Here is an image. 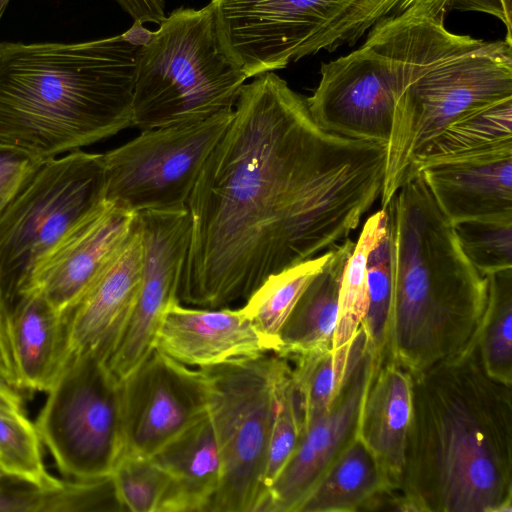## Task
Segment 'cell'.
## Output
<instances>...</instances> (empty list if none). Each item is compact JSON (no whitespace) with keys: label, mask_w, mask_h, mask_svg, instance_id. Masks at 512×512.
Segmentation results:
<instances>
[{"label":"cell","mask_w":512,"mask_h":512,"mask_svg":"<svg viewBox=\"0 0 512 512\" xmlns=\"http://www.w3.org/2000/svg\"><path fill=\"white\" fill-rule=\"evenodd\" d=\"M386 144L331 133L273 71L244 84L186 208L178 297L246 301L272 274L342 242L381 197Z\"/></svg>","instance_id":"cell-1"},{"label":"cell","mask_w":512,"mask_h":512,"mask_svg":"<svg viewBox=\"0 0 512 512\" xmlns=\"http://www.w3.org/2000/svg\"><path fill=\"white\" fill-rule=\"evenodd\" d=\"M412 377L398 511L512 512V386L488 375L476 340Z\"/></svg>","instance_id":"cell-2"},{"label":"cell","mask_w":512,"mask_h":512,"mask_svg":"<svg viewBox=\"0 0 512 512\" xmlns=\"http://www.w3.org/2000/svg\"><path fill=\"white\" fill-rule=\"evenodd\" d=\"M139 48L0 42V142L45 161L132 127Z\"/></svg>","instance_id":"cell-3"},{"label":"cell","mask_w":512,"mask_h":512,"mask_svg":"<svg viewBox=\"0 0 512 512\" xmlns=\"http://www.w3.org/2000/svg\"><path fill=\"white\" fill-rule=\"evenodd\" d=\"M391 294L385 355L416 373L465 351L487 303L486 277L416 174L384 207Z\"/></svg>","instance_id":"cell-4"},{"label":"cell","mask_w":512,"mask_h":512,"mask_svg":"<svg viewBox=\"0 0 512 512\" xmlns=\"http://www.w3.org/2000/svg\"><path fill=\"white\" fill-rule=\"evenodd\" d=\"M372 28L388 56L394 95L380 197L384 208L451 122L512 98V44L454 34L443 17L398 15Z\"/></svg>","instance_id":"cell-5"},{"label":"cell","mask_w":512,"mask_h":512,"mask_svg":"<svg viewBox=\"0 0 512 512\" xmlns=\"http://www.w3.org/2000/svg\"><path fill=\"white\" fill-rule=\"evenodd\" d=\"M247 79L220 42L212 4L178 8L139 48L132 127L192 123L232 110Z\"/></svg>","instance_id":"cell-6"},{"label":"cell","mask_w":512,"mask_h":512,"mask_svg":"<svg viewBox=\"0 0 512 512\" xmlns=\"http://www.w3.org/2000/svg\"><path fill=\"white\" fill-rule=\"evenodd\" d=\"M103 154L82 150L43 161L0 212V300L28 292L56 246L105 199Z\"/></svg>","instance_id":"cell-7"},{"label":"cell","mask_w":512,"mask_h":512,"mask_svg":"<svg viewBox=\"0 0 512 512\" xmlns=\"http://www.w3.org/2000/svg\"><path fill=\"white\" fill-rule=\"evenodd\" d=\"M286 360L270 352L199 368L207 380V411L223 464L221 485L208 512H261L275 382Z\"/></svg>","instance_id":"cell-8"},{"label":"cell","mask_w":512,"mask_h":512,"mask_svg":"<svg viewBox=\"0 0 512 512\" xmlns=\"http://www.w3.org/2000/svg\"><path fill=\"white\" fill-rule=\"evenodd\" d=\"M220 42L247 78L353 44L369 0H211Z\"/></svg>","instance_id":"cell-9"},{"label":"cell","mask_w":512,"mask_h":512,"mask_svg":"<svg viewBox=\"0 0 512 512\" xmlns=\"http://www.w3.org/2000/svg\"><path fill=\"white\" fill-rule=\"evenodd\" d=\"M108 354L89 350L70 356L46 391L35 426L68 479L112 474L124 453L120 381Z\"/></svg>","instance_id":"cell-10"},{"label":"cell","mask_w":512,"mask_h":512,"mask_svg":"<svg viewBox=\"0 0 512 512\" xmlns=\"http://www.w3.org/2000/svg\"><path fill=\"white\" fill-rule=\"evenodd\" d=\"M232 116L233 109L192 123L142 130L104 153L106 201L135 214L186 208Z\"/></svg>","instance_id":"cell-11"},{"label":"cell","mask_w":512,"mask_h":512,"mask_svg":"<svg viewBox=\"0 0 512 512\" xmlns=\"http://www.w3.org/2000/svg\"><path fill=\"white\" fill-rule=\"evenodd\" d=\"M368 32L360 48L321 66L320 81L306 102L323 129L387 144L394 111L390 65L380 35Z\"/></svg>","instance_id":"cell-12"},{"label":"cell","mask_w":512,"mask_h":512,"mask_svg":"<svg viewBox=\"0 0 512 512\" xmlns=\"http://www.w3.org/2000/svg\"><path fill=\"white\" fill-rule=\"evenodd\" d=\"M143 241V271L138 296L107 365L123 380L152 352L156 334L178 292L185 265L190 216L187 208L137 213ZM180 301V300H179Z\"/></svg>","instance_id":"cell-13"},{"label":"cell","mask_w":512,"mask_h":512,"mask_svg":"<svg viewBox=\"0 0 512 512\" xmlns=\"http://www.w3.org/2000/svg\"><path fill=\"white\" fill-rule=\"evenodd\" d=\"M124 453L152 456L207 412L202 370L154 348L120 381Z\"/></svg>","instance_id":"cell-14"},{"label":"cell","mask_w":512,"mask_h":512,"mask_svg":"<svg viewBox=\"0 0 512 512\" xmlns=\"http://www.w3.org/2000/svg\"><path fill=\"white\" fill-rule=\"evenodd\" d=\"M377 363L369 345L331 407L303 428L296 448L268 487L261 512H297L324 472L356 437Z\"/></svg>","instance_id":"cell-15"},{"label":"cell","mask_w":512,"mask_h":512,"mask_svg":"<svg viewBox=\"0 0 512 512\" xmlns=\"http://www.w3.org/2000/svg\"><path fill=\"white\" fill-rule=\"evenodd\" d=\"M135 221V213L106 202L45 258L28 292L38 291L60 313H66L120 249Z\"/></svg>","instance_id":"cell-16"},{"label":"cell","mask_w":512,"mask_h":512,"mask_svg":"<svg viewBox=\"0 0 512 512\" xmlns=\"http://www.w3.org/2000/svg\"><path fill=\"white\" fill-rule=\"evenodd\" d=\"M143 256V241L136 214L134 227L126 241L76 304L64 313L68 358L89 350H102L110 356L138 296Z\"/></svg>","instance_id":"cell-17"},{"label":"cell","mask_w":512,"mask_h":512,"mask_svg":"<svg viewBox=\"0 0 512 512\" xmlns=\"http://www.w3.org/2000/svg\"><path fill=\"white\" fill-rule=\"evenodd\" d=\"M154 348L194 367L246 361L276 352L241 308H190L178 300L167 309Z\"/></svg>","instance_id":"cell-18"},{"label":"cell","mask_w":512,"mask_h":512,"mask_svg":"<svg viewBox=\"0 0 512 512\" xmlns=\"http://www.w3.org/2000/svg\"><path fill=\"white\" fill-rule=\"evenodd\" d=\"M416 174L452 224L512 220V153L428 164Z\"/></svg>","instance_id":"cell-19"},{"label":"cell","mask_w":512,"mask_h":512,"mask_svg":"<svg viewBox=\"0 0 512 512\" xmlns=\"http://www.w3.org/2000/svg\"><path fill=\"white\" fill-rule=\"evenodd\" d=\"M412 408V373L384 356L367 388L357 436L376 457L394 493L403 477Z\"/></svg>","instance_id":"cell-20"},{"label":"cell","mask_w":512,"mask_h":512,"mask_svg":"<svg viewBox=\"0 0 512 512\" xmlns=\"http://www.w3.org/2000/svg\"><path fill=\"white\" fill-rule=\"evenodd\" d=\"M8 324L20 389L46 392L68 360L65 315L30 291L10 308Z\"/></svg>","instance_id":"cell-21"},{"label":"cell","mask_w":512,"mask_h":512,"mask_svg":"<svg viewBox=\"0 0 512 512\" xmlns=\"http://www.w3.org/2000/svg\"><path fill=\"white\" fill-rule=\"evenodd\" d=\"M354 244L348 237L330 249L327 262L307 285L282 327L276 354L292 359L334 347L339 290Z\"/></svg>","instance_id":"cell-22"},{"label":"cell","mask_w":512,"mask_h":512,"mask_svg":"<svg viewBox=\"0 0 512 512\" xmlns=\"http://www.w3.org/2000/svg\"><path fill=\"white\" fill-rule=\"evenodd\" d=\"M150 457L175 480L181 512H208L223 476L208 411Z\"/></svg>","instance_id":"cell-23"},{"label":"cell","mask_w":512,"mask_h":512,"mask_svg":"<svg viewBox=\"0 0 512 512\" xmlns=\"http://www.w3.org/2000/svg\"><path fill=\"white\" fill-rule=\"evenodd\" d=\"M392 493L379 462L356 437L324 472L297 512H355L375 510Z\"/></svg>","instance_id":"cell-24"},{"label":"cell","mask_w":512,"mask_h":512,"mask_svg":"<svg viewBox=\"0 0 512 512\" xmlns=\"http://www.w3.org/2000/svg\"><path fill=\"white\" fill-rule=\"evenodd\" d=\"M512 153V98L472 110L451 122L413 166L489 154Z\"/></svg>","instance_id":"cell-25"},{"label":"cell","mask_w":512,"mask_h":512,"mask_svg":"<svg viewBox=\"0 0 512 512\" xmlns=\"http://www.w3.org/2000/svg\"><path fill=\"white\" fill-rule=\"evenodd\" d=\"M369 347L360 325L346 343L296 356L292 379L303 415V428L333 404L355 365Z\"/></svg>","instance_id":"cell-26"},{"label":"cell","mask_w":512,"mask_h":512,"mask_svg":"<svg viewBox=\"0 0 512 512\" xmlns=\"http://www.w3.org/2000/svg\"><path fill=\"white\" fill-rule=\"evenodd\" d=\"M330 256L326 252L270 275L245 301L242 312L255 328L272 341L278 336L299 297ZM275 352V353H276Z\"/></svg>","instance_id":"cell-27"},{"label":"cell","mask_w":512,"mask_h":512,"mask_svg":"<svg viewBox=\"0 0 512 512\" xmlns=\"http://www.w3.org/2000/svg\"><path fill=\"white\" fill-rule=\"evenodd\" d=\"M485 277L487 303L477 347L488 375L512 386V268Z\"/></svg>","instance_id":"cell-28"},{"label":"cell","mask_w":512,"mask_h":512,"mask_svg":"<svg viewBox=\"0 0 512 512\" xmlns=\"http://www.w3.org/2000/svg\"><path fill=\"white\" fill-rule=\"evenodd\" d=\"M111 475L124 511L181 512L175 480L151 457L125 453Z\"/></svg>","instance_id":"cell-29"},{"label":"cell","mask_w":512,"mask_h":512,"mask_svg":"<svg viewBox=\"0 0 512 512\" xmlns=\"http://www.w3.org/2000/svg\"><path fill=\"white\" fill-rule=\"evenodd\" d=\"M387 234V213L381 208L365 221L346 263L340 290L334 346L349 341L359 329L367 308L366 263L370 252Z\"/></svg>","instance_id":"cell-30"},{"label":"cell","mask_w":512,"mask_h":512,"mask_svg":"<svg viewBox=\"0 0 512 512\" xmlns=\"http://www.w3.org/2000/svg\"><path fill=\"white\" fill-rule=\"evenodd\" d=\"M39 433L24 411L0 413V465L6 476L41 488L58 485L47 472Z\"/></svg>","instance_id":"cell-31"},{"label":"cell","mask_w":512,"mask_h":512,"mask_svg":"<svg viewBox=\"0 0 512 512\" xmlns=\"http://www.w3.org/2000/svg\"><path fill=\"white\" fill-rule=\"evenodd\" d=\"M302 431V410L287 359L275 382L274 414L264 476L266 492L296 448Z\"/></svg>","instance_id":"cell-32"},{"label":"cell","mask_w":512,"mask_h":512,"mask_svg":"<svg viewBox=\"0 0 512 512\" xmlns=\"http://www.w3.org/2000/svg\"><path fill=\"white\" fill-rule=\"evenodd\" d=\"M450 10L478 11L498 18L506 27L505 40L512 44V0H369L362 31L398 15L443 17Z\"/></svg>","instance_id":"cell-33"},{"label":"cell","mask_w":512,"mask_h":512,"mask_svg":"<svg viewBox=\"0 0 512 512\" xmlns=\"http://www.w3.org/2000/svg\"><path fill=\"white\" fill-rule=\"evenodd\" d=\"M453 227L463 252L480 274L512 268V220H468Z\"/></svg>","instance_id":"cell-34"},{"label":"cell","mask_w":512,"mask_h":512,"mask_svg":"<svg viewBox=\"0 0 512 512\" xmlns=\"http://www.w3.org/2000/svg\"><path fill=\"white\" fill-rule=\"evenodd\" d=\"M367 308L361 326L378 362L387 344L391 294V270L388 237L370 252L366 263Z\"/></svg>","instance_id":"cell-35"},{"label":"cell","mask_w":512,"mask_h":512,"mask_svg":"<svg viewBox=\"0 0 512 512\" xmlns=\"http://www.w3.org/2000/svg\"><path fill=\"white\" fill-rule=\"evenodd\" d=\"M83 501V490L76 480L41 488L8 476L0 478V512H79Z\"/></svg>","instance_id":"cell-36"},{"label":"cell","mask_w":512,"mask_h":512,"mask_svg":"<svg viewBox=\"0 0 512 512\" xmlns=\"http://www.w3.org/2000/svg\"><path fill=\"white\" fill-rule=\"evenodd\" d=\"M42 162L18 147L0 142V212Z\"/></svg>","instance_id":"cell-37"},{"label":"cell","mask_w":512,"mask_h":512,"mask_svg":"<svg viewBox=\"0 0 512 512\" xmlns=\"http://www.w3.org/2000/svg\"><path fill=\"white\" fill-rule=\"evenodd\" d=\"M8 312V309L0 300V381L22 391L19 387L17 371L11 349Z\"/></svg>","instance_id":"cell-38"},{"label":"cell","mask_w":512,"mask_h":512,"mask_svg":"<svg viewBox=\"0 0 512 512\" xmlns=\"http://www.w3.org/2000/svg\"><path fill=\"white\" fill-rule=\"evenodd\" d=\"M136 22L160 24L165 18V0H114Z\"/></svg>","instance_id":"cell-39"},{"label":"cell","mask_w":512,"mask_h":512,"mask_svg":"<svg viewBox=\"0 0 512 512\" xmlns=\"http://www.w3.org/2000/svg\"><path fill=\"white\" fill-rule=\"evenodd\" d=\"M121 35L128 43L142 47L150 42L154 32L144 28L142 23L134 21L132 27Z\"/></svg>","instance_id":"cell-40"},{"label":"cell","mask_w":512,"mask_h":512,"mask_svg":"<svg viewBox=\"0 0 512 512\" xmlns=\"http://www.w3.org/2000/svg\"><path fill=\"white\" fill-rule=\"evenodd\" d=\"M10 0H0V20L9 4Z\"/></svg>","instance_id":"cell-41"},{"label":"cell","mask_w":512,"mask_h":512,"mask_svg":"<svg viewBox=\"0 0 512 512\" xmlns=\"http://www.w3.org/2000/svg\"><path fill=\"white\" fill-rule=\"evenodd\" d=\"M5 473L3 472L2 468H1V465H0V478H3L5 477Z\"/></svg>","instance_id":"cell-42"}]
</instances>
